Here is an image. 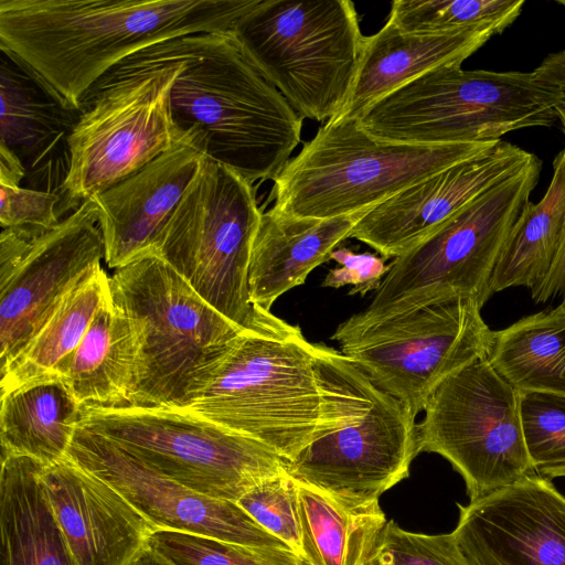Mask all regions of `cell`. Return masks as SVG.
<instances>
[{
  "label": "cell",
  "instance_id": "obj_1",
  "mask_svg": "<svg viewBox=\"0 0 565 565\" xmlns=\"http://www.w3.org/2000/svg\"><path fill=\"white\" fill-rule=\"evenodd\" d=\"M259 0H0V50L68 106L113 67L158 43L233 30Z\"/></svg>",
  "mask_w": 565,
  "mask_h": 565
},
{
  "label": "cell",
  "instance_id": "obj_2",
  "mask_svg": "<svg viewBox=\"0 0 565 565\" xmlns=\"http://www.w3.org/2000/svg\"><path fill=\"white\" fill-rule=\"evenodd\" d=\"M135 56L181 65L172 120L204 154L248 183L275 180L301 139L302 117L246 56L232 30L175 38Z\"/></svg>",
  "mask_w": 565,
  "mask_h": 565
},
{
  "label": "cell",
  "instance_id": "obj_3",
  "mask_svg": "<svg viewBox=\"0 0 565 565\" xmlns=\"http://www.w3.org/2000/svg\"><path fill=\"white\" fill-rule=\"evenodd\" d=\"M188 409L290 461L338 427L344 405L335 383L320 388L313 343L274 316L241 333Z\"/></svg>",
  "mask_w": 565,
  "mask_h": 565
},
{
  "label": "cell",
  "instance_id": "obj_4",
  "mask_svg": "<svg viewBox=\"0 0 565 565\" xmlns=\"http://www.w3.org/2000/svg\"><path fill=\"white\" fill-rule=\"evenodd\" d=\"M109 286L137 343V383L128 406L190 407L245 330L152 253L117 268Z\"/></svg>",
  "mask_w": 565,
  "mask_h": 565
},
{
  "label": "cell",
  "instance_id": "obj_5",
  "mask_svg": "<svg viewBox=\"0 0 565 565\" xmlns=\"http://www.w3.org/2000/svg\"><path fill=\"white\" fill-rule=\"evenodd\" d=\"M499 141L402 142L370 134L358 118L328 120L274 180L271 209L317 220L372 210Z\"/></svg>",
  "mask_w": 565,
  "mask_h": 565
},
{
  "label": "cell",
  "instance_id": "obj_6",
  "mask_svg": "<svg viewBox=\"0 0 565 565\" xmlns=\"http://www.w3.org/2000/svg\"><path fill=\"white\" fill-rule=\"evenodd\" d=\"M565 92L534 71H430L371 104L356 118L372 135L412 143L497 141L514 130L550 127Z\"/></svg>",
  "mask_w": 565,
  "mask_h": 565
},
{
  "label": "cell",
  "instance_id": "obj_7",
  "mask_svg": "<svg viewBox=\"0 0 565 565\" xmlns=\"http://www.w3.org/2000/svg\"><path fill=\"white\" fill-rule=\"evenodd\" d=\"M180 68L175 61L131 55L86 93L68 138L60 216L136 173L182 138L170 108Z\"/></svg>",
  "mask_w": 565,
  "mask_h": 565
},
{
  "label": "cell",
  "instance_id": "obj_8",
  "mask_svg": "<svg viewBox=\"0 0 565 565\" xmlns=\"http://www.w3.org/2000/svg\"><path fill=\"white\" fill-rule=\"evenodd\" d=\"M262 215L252 184L205 157L152 248L242 330L257 329L273 318L270 311L253 305L248 287Z\"/></svg>",
  "mask_w": 565,
  "mask_h": 565
},
{
  "label": "cell",
  "instance_id": "obj_9",
  "mask_svg": "<svg viewBox=\"0 0 565 565\" xmlns=\"http://www.w3.org/2000/svg\"><path fill=\"white\" fill-rule=\"evenodd\" d=\"M232 32L302 118L328 121L341 111L365 40L353 2L259 0Z\"/></svg>",
  "mask_w": 565,
  "mask_h": 565
},
{
  "label": "cell",
  "instance_id": "obj_10",
  "mask_svg": "<svg viewBox=\"0 0 565 565\" xmlns=\"http://www.w3.org/2000/svg\"><path fill=\"white\" fill-rule=\"evenodd\" d=\"M542 161L527 164L466 205L433 234L388 264L363 319L394 315L449 298L481 307L508 236L539 183Z\"/></svg>",
  "mask_w": 565,
  "mask_h": 565
},
{
  "label": "cell",
  "instance_id": "obj_11",
  "mask_svg": "<svg viewBox=\"0 0 565 565\" xmlns=\"http://www.w3.org/2000/svg\"><path fill=\"white\" fill-rule=\"evenodd\" d=\"M79 425L143 465L210 498L237 502L260 481L286 472L265 445L188 408L82 406Z\"/></svg>",
  "mask_w": 565,
  "mask_h": 565
},
{
  "label": "cell",
  "instance_id": "obj_12",
  "mask_svg": "<svg viewBox=\"0 0 565 565\" xmlns=\"http://www.w3.org/2000/svg\"><path fill=\"white\" fill-rule=\"evenodd\" d=\"M481 308L470 298H449L374 319L355 313L331 338L416 417L444 380L486 355L491 330Z\"/></svg>",
  "mask_w": 565,
  "mask_h": 565
},
{
  "label": "cell",
  "instance_id": "obj_13",
  "mask_svg": "<svg viewBox=\"0 0 565 565\" xmlns=\"http://www.w3.org/2000/svg\"><path fill=\"white\" fill-rule=\"evenodd\" d=\"M417 424L418 451L447 459L465 480L470 502L535 472L520 416V392L486 355L444 380Z\"/></svg>",
  "mask_w": 565,
  "mask_h": 565
},
{
  "label": "cell",
  "instance_id": "obj_14",
  "mask_svg": "<svg viewBox=\"0 0 565 565\" xmlns=\"http://www.w3.org/2000/svg\"><path fill=\"white\" fill-rule=\"evenodd\" d=\"M415 416L361 371L338 427L306 446L287 472L350 500H379L407 478L419 454Z\"/></svg>",
  "mask_w": 565,
  "mask_h": 565
},
{
  "label": "cell",
  "instance_id": "obj_15",
  "mask_svg": "<svg viewBox=\"0 0 565 565\" xmlns=\"http://www.w3.org/2000/svg\"><path fill=\"white\" fill-rule=\"evenodd\" d=\"M104 237L93 199L54 228L0 235V371L4 370L66 295L102 267Z\"/></svg>",
  "mask_w": 565,
  "mask_h": 565
},
{
  "label": "cell",
  "instance_id": "obj_16",
  "mask_svg": "<svg viewBox=\"0 0 565 565\" xmlns=\"http://www.w3.org/2000/svg\"><path fill=\"white\" fill-rule=\"evenodd\" d=\"M66 457L118 491L156 531L291 550L236 502L210 498L150 469L107 437L78 425Z\"/></svg>",
  "mask_w": 565,
  "mask_h": 565
},
{
  "label": "cell",
  "instance_id": "obj_17",
  "mask_svg": "<svg viewBox=\"0 0 565 565\" xmlns=\"http://www.w3.org/2000/svg\"><path fill=\"white\" fill-rule=\"evenodd\" d=\"M458 509L452 534L468 565H565V497L548 478L531 473Z\"/></svg>",
  "mask_w": 565,
  "mask_h": 565
},
{
  "label": "cell",
  "instance_id": "obj_18",
  "mask_svg": "<svg viewBox=\"0 0 565 565\" xmlns=\"http://www.w3.org/2000/svg\"><path fill=\"white\" fill-rule=\"evenodd\" d=\"M533 157L501 139L490 150L435 173L373 207L356 223L350 237L367 244L385 259L396 258Z\"/></svg>",
  "mask_w": 565,
  "mask_h": 565
},
{
  "label": "cell",
  "instance_id": "obj_19",
  "mask_svg": "<svg viewBox=\"0 0 565 565\" xmlns=\"http://www.w3.org/2000/svg\"><path fill=\"white\" fill-rule=\"evenodd\" d=\"M205 157L198 139L184 132L169 150L93 198L108 267L117 269L152 253Z\"/></svg>",
  "mask_w": 565,
  "mask_h": 565
},
{
  "label": "cell",
  "instance_id": "obj_20",
  "mask_svg": "<svg viewBox=\"0 0 565 565\" xmlns=\"http://www.w3.org/2000/svg\"><path fill=\"white\" fill-rule=\"evenodd\" d=\"M42 479L78 565H129L156 531L118 491L67 457L44 466Z\"/></svg>",
  "mask_w": 565,
  "mask_h": 565
},
{
  "label": "cell",
  "instance_id": "obj_21",
  "mask_svg": "<svg viewBox=\"0 0 565 565\" xmlns=\"http://www.w3.org/2000/svg\"><path fill=\"white\" fill-rule=\"evenodd\" d=\"M497 33L487 28L406 32L387 20L365 36L358 73L341 111L332 119L356 118L371 104L436 68L461 65Z\"/></svg>",
  "mask_w": 565,
  "mask_h": 565
},
{
  "label": "cell",
  "instance_id": "obj_22",
  "mask_svg": "<svg viewBox=\"0 0 565 565\" xmlns=\"http://www.w3.org/2000/svg\"><path fill=\"white\" fill-rule=\"evenodd\" d=\"M0 73V143L15 153L26 177L35 180L38 175L34 190L45 191V174L51 192L44 160L52 168L51 159H56L70 170L68 138L81 110L68 106L38 74L4 50Z\"/></svg>",
  "mask_w": 565,
  "mask_h": 565
},
{
  "label": "cell",
  "instance_id": "obj_23",
  "mask_svg": "<svg viewBox=\"0 0 565 565\" xmlns=\"http://www.w3.org/2000/svg\"><path fill=\"white\" fill-rule=\"evenodd\" d=\"M369 211L326 220L289 216L273 209L263 213L248 269L253 305L270 311L282 294L303 284L330 259Z\"/></svg>",
  "mask_w": 565,
  "mask_h": 565
},
{
  "label": "cell",
  "instance_id": "obj_24",
  "mask_svg": "<svg viewBox=\"0 0 565 565\" xmlns=\"http://www.w3.org/2000/svg\"><path fill=\"white\" fill-rule=\"evenodd\" d=\"M43 468L29 457L1 455L0 565H78L53 513Z\"/></svg>",
  "mask_w": 565,
  "mask_h": 565
},
{
  "label": "cell",
  "instance_id": "obj_25",
  "mask_svg": "<svg viewBox=\"0 0 565 565\" xmlns=\"http://www.w3.org/2000/svg\"><path fill=\"white\" fill-rule=\"evenodd\" d=\"M82 406H128L137 383L131 323L110 296L96 311L62 377Z\"/></svg>",
  "mask_w": 565,
  "mask_h": 565
},
{
  "label": "cell",
  "instance_id": "obj_26",
  "mask_svg": "<svg viewBox=\"0 0 565 565\" xmlns=\"http://www.w3.org/2000/svg\"><path fill=\"white\" fill-rule=\"evenodd\" d=\"M82 419V405L67 384L52 379L1 395V455L62 461Z\"/></svg>",
  "mask_w": 565,
  "mask_h": 565
},
{
  "label": "cell",
  "instance_id": "obj_27",
  "mask_svg": "<svg viewBox=\"0 0 565 565\" xmlns=\"http://www.w3.org/2000/svg\"><path fill=\"white\" fill-rule=\"evenodd\" d=\"M297 483L301 556L310 565H364L387 523L379 500L343 499Z\"/></svg>",
  "mask_w": 565,
  "mask_h": 565
},
{
  "label": "cell",
  "instance_id": "obj_28",
  "mask_svg": "<svg viewBox=\"0 0 565 565\" xmlns=\"http://www.w3.org/2000/svg\"><path fill=\"white\" fill-rule=\"evenodd\" d=\"M110 291L103 267L79 282L1 373V395L63 377L96 311Z\"/></svg>",
  "mask_w": 565,
  "mask_h": 565
},
{
  "label": "cell",
  "instance_id": "obj_29",
  "mask_svg": "<svg viewBox=\"0 0 565 565\" xmlns=\"http://www.w3.org/2000/svg\"><path fill=\"white\" fill-rule=\"evenodd\" d=\"M486 358L519 392L565 395V306L491 330Z\"/></svg>",
  "mask_w": 565,
  "mask_h": 565
},
{
  "label": "cell",
  "instance_id": "obj_30",
  "mask_svg": "<svg viewBox=\"0 0 565 565\" xmlns=\"http://www.w3.org/2000/svg\"><path fill=\"white\" fill-rule=\"evenodd\" d=\"M565 234V147L553 161L550 185L537 203L524 206L492 277V291L534 288L547 275Z\"/></svg>",
  "mask_w": 565,
  "mask_h": 565
},
{
  "label": "cell",
  "instance_id": "obj_31",
  "mask_svg": "<svg viewBox=\"0 0 565 565\" xmlns=\"http://www.w3.org/2000/svg\"><path fill=\"white\" fill-rule=\"evenodd\" d=\"M524 0H397L388 19L406 32L487 28L502 33L521 14Z\"/></svg>",
  "mask_w": 565,
  "mask_h": 565
},
{
  "label": "cell",
  "instance_id": "obj_32",
  "mask_svg": "<svg viewBox=\"0 0 565 565\" xmlns=\"http://www.w3.org/2000/svg\"><path fill=\"white\" fill-rule=\"evenodd\" d=\"M148 544L174 565H310L292 550L254 547L174 531H154Z\"/></svg>",
  "mask_w": 565,
  "mask_h": 565
},
{
  "label": "cell",
  "instance_id": "obj_33",
  "mask_svg": "<svg viewBox=\"0 0 565 565\" xmlns=\"http://www.w3.org/2000/svg\"><path fill=\"white\" fill-rule=\"evenodd\" d=\"M520 416L527 455L535 469L565 468V395L520 392Z\"/></svg>",
  "mask_w": 565,
  "mask_h": 565
},
{
  "label": "cell",
  "instance_id": "obj_34",
  "mask_svg": "<svg viewBox=\"0 0 565 565\" xmlns=\"http://www.w3.org/2000/svg\"><path fill=\"white\" fill-rule=\"evenodd\" d=\"M236 503L265 531L301 556L298 483L287 471L260 481Z\"/></svg>",
  "mask_w": 565,
  "mask_h": 565
},
{
  "label": "cell",
  "instance_id": "obj_35",
  "mask_svg": "<svg viewBox=\"0 0 565 565\" xmlns=\"http://www.w3.org/2000/svg\"><path fill=\"white\" fill-rule=\"evenodd\" d=\"M364 565H468L455 536L406 531L390 520Z\"/></svg>",
  "mask_w": 565,
  "mask_h": 565
},
{
  "label": "cell",
  "instance_id": "obj_36",
  "mask_svg": "<svg viewBox=\"0 0 565 565\" xmlns=\"http://www.w3.org/2000/svg\"><path fill=\"white\" fill-rule=\"evenodd\" d=\"M56 193L0 183V224L41 235L61 221Z\"/></svg>",
  "mask_w": 565,
  "mask_h": 565
},
{
  "label": "cell",
  "instance_id": "obj_37",
  "mask_svg": "<svg viewBox=\"0 0 565 565\" xmlns=\"http://www.w3.org/2000/svg\"><path fill=\"white\" fill-rule=\"evenodd\" d=\"M330 259L335 260L340 266L331 269L323 282V287L340 288L345 285H353L349 295L359 294L364 296L371 290H376L382 278L388 271L385 258L371 253H354L347 247H338L331 254Z\"/></svg>",
  "mask_w": 565,
  "mask_h": 565
},
{
  "label": "cell",
  "instance_id": "obj_38",
  "mask_svg": "<svg viewBox=\"0 0 565 565\" xmlns=\"http://www.w3.org/2000/svg\"><path fill=\"white\" fill-rule=\"evenodd\" d=\"M531 296L536 302L556 297L565 306V234L547 275L531 289Z\"/></svg>",
  "mask_w": 565,
  "mask_h": 565
},
{
  "label": "cell",
  "instance_id": "obj_39",
  "mask_svg": "<svg viewBox=\"0 0 565 565\" xmlns=\"http://www.w3.org/2000/svg\"><path fill=\"white\" fill-rule=\"evenodd\" d=\"M533 71L544 83L565 92V49L548 54Z\"/></svg>",
  "mask_w": 565,
  "mask_h": 565
},
{
  "label": "cell",
  "instance_id": "obj_40",
  "mask_svg": "<svg viewBox=\"0 0 565 565\" xmlns=\"http://www.w3.org/2000/svg\"><path fill=\"white\" fill-rule=\"evenodd\" d=\"M26 177L25 169L13 151L0 143V183L19 186Z\"/></svg>",
  "mask_w": 565,
  "mask_h": 565
},
{
  "label": "cell",
  "instance_id": "obj_41",
  "mask_svg": "<svg viewBox=\"0 0 565 565\" xmlns=\"http://www.w3.org/2000/svg\"><path fill=\"white\" fill-rule=\"evenodd\" d=\"M129 565H174L168 558L147 544Z\"/></svg>",
  "mask_w": 565,
  "mask_h": 565
},
{
  "label": "cell",
  "instance_id": "obj_42",
  "mask_svg": "<svg viewBox=\"0 0 565 565\" xmlns=\"http://www.w3.org/2000/svg\"><path fill=\"white\" fill-rule=\"evenodd\" d=\"M555 115H556L557 120H559V122H561L562 130L565 136V95L556 104Z\"/></svg>",
  "mask_w": 565,
  "mask_h": 565
},
{
  "label": "cell",
  "instance_id": "obj_43",
  "mask_svg": "<svg viewBox=\"0 0 565 565\" xmlns=\"http://www.w3.org/2000/svg\"><path fill=\"white\" fill-rule=\"evenodd\" d=\"M541 476L546 477L548 479L556 477H565V468L548 470L543 472Z\"/></svg>",
  "mask_w": 565,
  "mask_h": 565
},
{
  "label": "cell",
  "instance_id": "obj_44",
  "mask_svg": "<svg viewBox=\"0 0 565 565\" xmlns=\"http://www.w3.org/2000/svg\"><path fill=\"white\" fill-rule=\"evenodd\" d=\"M556 2L563 7H565V0H556Z\"/></svg>",
  "mask_w": 565,
  "mask_h": 565
}]
</instances>
